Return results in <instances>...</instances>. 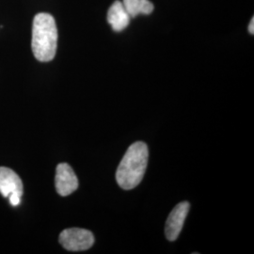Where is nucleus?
Here are the masks:
<instances>
[{"label": "nucleus", "mask_w": 254, "mask_h": 254, "mask_svg": "<svg viewBox=\"0 0 254 254\" xmlns=\"http://www.w3.org/2000/svg\"><path fill=\"white\" fill-rule=\"evenodd\" d=\"M148 158L149 151L144 142L137 141L129 146L116 172V180L123 190H133L142 181Z\"/></svg>", "instance_id": "1"}, {"label": "nucleus", "mask_w": 254, "mask_h": 254, "mask_svg": "<svg viewBox=\"0 0 254 254\" xmlns=\"http://www.w3.org/2000/svg\"><path fill=\"white\" fill-rule=\"evenodd\" d=\"M58 47V28L54 17L46 12L35 15L32 25L31 48L37 61H53Z\"/></svg>", "instance_id": "2"}, {"label": "nucleus", "mask_w": 254, "mask_h": 254, "mask_svg": "<svg viewBox=\"0 0 254 254\" xmlns=\"http://www.w3.org/2000/svg\"><path fill=\"white\" fill-rule=\"evenodd\" d=\"M59 241L69 252H82L91 249L93 246L94 236L89 230L69 228L61 233Z\"/></svg>", "instance_id": "3"}, {"label": "nucleus", "mask_w": 254, "mask_h": 254, "mask_svg": "<svg viewBox=\"0 0 254 254\" xmlns=\"http://www.w3.org/2000/svg\"><path fill=\"white\" fill-rule=\"evenodd\" d=\"M23 182L12 170L0 167V193L3 197L9 198L12 206H18L24 194Z\"/></svg>", "instance_id": "4"}, {"label": "nucleus", "mask_w": 254, "mask_h": 254, "mask_svg": "<svg viewBox=\"0 0 254 254\" xmlns=\"http://www.w3.org/2000/svg\"><path fill=\"white\" fill-rule=\"evenodd\" d=\"M55 186L58 194L63 197L69 196L77 190L78 180L69 164L61 163L57 166Z\"/></svg>", "instance_id": "5"}, {"label": "nucleus", "mask_w": 254, "mask_h": 254, "mask_svg": "<svg viewBox=\"0 0 254 254\" xmlns=\"http://www.w3.org/2000/svg\"><path fill=\"white\" fill-rule=\"evenodd\" d=\"M190 204L188 201H182L171 212L165 227V235L169 241H175L178 238L190 211Z\"/></svg>", "instance_id": "6"}, {"label": "nucleus", "mask_w": 254, "mask_h": 254, "mask_svg": "<svg viewBox=\"0 0 254 254\" xmlns=\"http://www.w3.org/2000/svg\"><path fill=\"white\" fill-rule=\"evenodd\" d=\"M130 15L128 14L123 2L116 0L108 11V22L114 31H123L130 23Z\"/></svg>", "instance_id": "7"}, {"label": "nucleus", "mask_w": 254, "mask_h": 254, "mask_svg": "<svg viewBox=\"0 0 254 254\" xmlns=\"http://www.w3.org/2000/svg\"><path fill=\"white\" fill-rule=\"evenodd\" d=\"M123 4L132 18L140 13L148 15L152 13L154 9V4L149 0H123Z\"/></svg>", "instance_id": "8"}, {"label": "nucleus", "mask_w": 254, "mask_h": 254, "mask_svg": "<svg viewBox=\"0 0 254 254\" xmlns=\"http://www.w3.org/2000/svg\"><path fill=\"white\" fill-rule=\"evenodd\" d=\"M249 32L252 34V35H254V18L253 17L252 18V21H251V23H250V25H249Z\"/></svg>", "instance_id": "9"}]
</instances>
